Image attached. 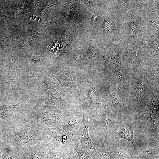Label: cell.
Instances as JSON below:
<instances>
[{
    "instance_id": "3957f363",
    "label": "cell",
    "mask_w": 159,
    "mask_h": 159,
    "mask_svg": "<svg viewBox=\"0 0 159 159\" xmlns=\"http://www.w3.org/2000/svg\"><path fill=\"white\" fill-rule=\"evenodd\" d=\"M75 149L80 159H95V158L90 157L83 149L78 147H76Z\"/></svg>"
},
{
    "instance_id": "7a4b0ae2",
    "label": "cell",
    "mask_w": 159,
    "mask_h": 159,
    "mask_svg": "<svg viewBox=\"0 0 159 159\" xmlns=\"http://www.w3.org/2000/svg\"><path fill=\"white\" fill-rule=\"evenodd\" d=\"M82 129L81 136L84 145L92 155H97V153L95 148V145L89 136L87 129L83 127Z\"/></svg>"
},
{
    "instance_id": "6da1fadb",
    "label": "cell",
    "mask_w": 159,
    "mask_h": 159,
    "mask_svg": "<svg viewBox=\"0 0 159 159\" xmlns=\"http://www.w3.org/2000/svg\"><path fill=\"white\" fill-rule=\"evenodd\" d=\"M115 133L116 144H117L119 139H124L129 141L132 144L134 150L137 151V147L134 139L133 130L130 126L127 125L119 126Z\"/></svg>"
}]
</instances>
